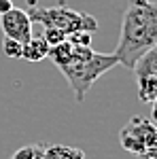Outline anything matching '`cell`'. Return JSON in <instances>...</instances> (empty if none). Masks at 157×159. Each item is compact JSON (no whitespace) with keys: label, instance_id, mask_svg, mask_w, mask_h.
<instances>
[{"label":"cell","instance_id":"obj_1","mask_svg":"<svg viewBox=\"0 0 157 159\" xmlns=\"http://www.w3.org/2000/svg\"><path fill=\"white\" fill-rule=\"evenodd\" d=\"M47 57H51L58 70L64 74L76 102H83L87 91L102 74L119 66V60L113 53H98L91 47H74L68 40L49 47Z\"/></svg>","mask_w":157,"mask_h":159},{"label":"cell","instance_id":"obj_2","mask_svg":"<svg viewBox=\"0 0 157 159\" xmlns=\"http://www.w3.org/2000/svg\"><path fill=\"white\" fill-rule=\"evenodd\" d=\"M157 45V7L151 0H130L123 19H121V34L115 49V57L119 66L132 70L134 64L146 51L155 49Z\"/></svg>","mask_w":157,"mask_h":159},{"label":"cell","instance_id":"obj_3","mask_svg":"<svg viewBox=\"0 0 157 159\" xmlns=\"http://www.w3.org/2000/svg\"><path fill=\"white\" fill-rule=\"evenodd\" d=\"M28 17L32 24H40L43 28H58L64 34L70 32H89L94 34L98 30V19L89 13H81V11H72L68 7H32L28 11Z\"/></svg>","mask_w":157,"mask_h":159},{"label":"cell","instance_id":"obj_4","mask_svg":"<svg viewBox=\"0 0 157 159\" xmlns=\"http://www.w3.org/2000/svg\"><path fill=\"white\" fill-rule=\"evenodd\" d=\"M119 142L127 153L140 159H155L157 153V129L155 123L145 117H132L119 129Z\"/></svg>","mask_w":157,"mask_h":159},{"label":"cell","instance_id":"obj_5","mask_svg":"<svg viewBox=\"0 0 157 159\" xmlns=\"http://www.w3.org/2000/svg\"><path fill=\"white\" fill-rule=\"evenodd\" d=\"M136 85H138V100L142 104H155L157 100V51H146L140 60L134 64Z\"/></svg>","mask_w":157,"mask_h":159},{"label":"cell","instance_id":"obj_6","mask_svg":"<svg viewBox=\"0 0 157 159\" xmlns=\"http://www.w3.org/2000/svg\"><path fill=\"white\" fill-rule=\"evenodd\" d=\"M32 21H30V17H28V11L25 9H17V7H13L11 11L2 13L0 15V30H2V34L9 38H15V40H19L21 45H24L28 38L32 36Z\"/></svg>","mask_w":157,"mask_h":159},{"label":"cell","instance_id":"obj_7","mask_svg":"<svg viewBox=\"0 0 157 159\" xmlns=\"http://www.w3.org/2000/svg\"><path fill=\"white\" fill-rule=\"evenodd\" d=\"M47 55H49V45L45 43L43 34H34L32 32V36L28 38L24 43V47H21V57L28 61H40Z\"/></svg>","mask_w":157,"mask_h":159},{"label":"cell","instance_id":"obj_8","mask_svg":"<svg viewBox=\"0 0 157 159\" xmlns=\"http://www.w3.org/2000/svg\"><path fill=\"white\" fill-rule=\"evenodd\" d=\"M43 159H85V151L66 144H47Z\"/></svg>","mask_w":157,"mask_h":159},{"label":"cell","instance_id":"obj_9","mask_svg":"<svg viewBox=\"0 0 157 159\" xmlns=\"http://www.w3.org/2000/svg\"><path fill=\"white\" fill-rule=\"evenodd\" d=\"M45 148H47V142L25 144V147L17 148V151L11 155V159H43L45 157Z\"/></svg>","mask_w":157,"mask_h":159},{"label":"cell","instance_id":"obj_10","mask_svg":"<svg viewBox=\"0 0 157 159\" xmlns=\"http://www.w3.org/2000/svg\"><path fill=\"white\" fill-rule=\"evenodd\" d=\"M21 47L24 45L19 40H15V38H9V36L2 38V53L7 57H11V60H19L21 57Z\"/></svg>","mask_w":157,"mask_h":159},{"label":"cell","instance_id":"obj_11","mask_svg":"<svg viewBox=\"0 0 157 159\" xmlns=\"http://www.w3.org/2000/svg\"><path fill=\"white\" fill-rule=\"evenodd\" d=\"M40 34H43V38H45V43L49 47H55V45H60V43L66 40V34L62 30H58V28H45Z\"/></svg>","mask_w":157,"mask_h":159},{"label":"cell","instance_id":"obj_12","mask_svg":"<svg viewBox=\"0 0 157 159\" xmlns=\"http://www.w3.org/2000/svg\"><path fill=\"white\" fill-rule=\"evenodd\" d=\"M66 40L70 45H74V47H91V34L89 32H83V30L66 34Z\"/></svg>","mask_w":157,"mask_h":159},{"label":"cell","instance_id":"obj_13","mask_svg":"<svg viewBox=\"0 0 157 159\" xmlns=\"http://www.w3.org/2000/svg\"><path fill=\"white\" fill-rule=\"evenodd\" d=\"M13 9V0H0V15Z\"/></svg>","mask_w":157,"mask_h":159}]
</instances>
